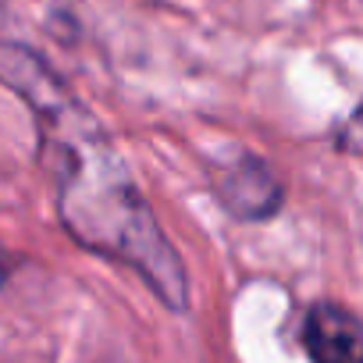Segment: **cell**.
Here are the masks:
<instances>
[{
    "instance_id": "7a4b0ae2",
    "label": "cell",
    "mask_w": 363,
    "mask_h": 363,
    "mask_svg": "<svg viewBox=\"0 0 363 363\" xmlns=\"http://www.w3.org/2000/svg\"><path fill=\"white\" fill-rule=\"evenodd\" d=\"M211 186L218 203L235 221H271L285 203L278 174L264 157L250 150H235L232 157L211 164Z\"/></svg>"
},
{
    "instance_id": "3957f363",
    "label": "cell",
    "mask_w": 363,
    "mask_h": 363,
    "mask_svg": "<svg viewBox=\"0 0 363 363\" xmlns=\"http://www.w3.org/2000/svg\"><path fill=\"white\" fill-rule=\"evenodd\" d=\"M299 342L310 363H363V328L359 317L342 303H313L303 317Z\"/></svg>"
},
{
    "instance_id": "277c9868",
    "label": "cell",
    "mask_w": 363,
    "mask_h": 363,
    "mask_svg": "<svg viewBox=\"0 0 363 363\" xmlns=\"http://www.w3.org/2000/svg\"><path fill=\"white\" fill-rule=\"evenodd\" d=\"M4 281H8V257L0 250V289H4Z\"/></svg>"
},
{
    "instance_id": "6da1fadb",
    "label": "cell",
    "mask_w": 363,
    "mask_h": 363,
    "mask_svg": "<svg viewBox=\"0 0 363 363\" xmlns=\"http://www.w3.org/2000/svg\"><path fill=\"white\" fill-rule=\"evenodd\" d=\"M0 86L11 89L36 121L40 164L50 174L57 218L72 242L135 271L171 313H182L189 306L186 264L157 225L104 121L26 43L0 40Z\"/></svg>"
}]
</instances>
